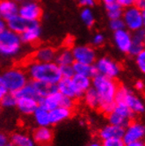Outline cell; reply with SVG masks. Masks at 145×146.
<instances>
[{"label": "cell", "instance_id": "cell-30", "mask_svg": "<svg viewBox=\"0 0 145 146\" xmlns=\"http://www.w3.org/2000/svg\"><path fill=\"white\" fill-rule=\"evenodd\" d=\"M84 98H85V102L86 105L90 108H99V99L98 96V93L95 91V89L92 86L89 88L85 93H84Z\"/></svg>", "mask_w": 145, "mask_h": 146}, {"label": "cell", "instance_id": "cell-23", "mask_svg": "<svg viewBox=\"0 0 145 146\" xmlns=\"http://www.w3.org/2000/svg\"><path fill=\"white\" fill-rule=\"evenodd\" d=\"M71 116V109L58 107L53 110L49 111V117L51 125L58 124L62 121H64Z\"/></svg>", "mask_w": 145, "mask_h": 146}, {"label": "cell", "instance_id": "cell-41", "mask_svg": "<svg viewBox=\"0 0 145 146\" xmlns=\"http://www.w3.org/2000/svg\"><path fill=\"white\" fill-rule=\"evenodd\" d=\"M134 1H136V0H116V3L124 10V9L134 6Z\"/></svg>", "mask_w": 145, "mask_h": 146}, {"label": "cell", "instance_id": "cell-20", "mask_svg": "<svg viewBox=\"0 0 145 146\" xmlns=\"http://www.w3.org/2000/svg\"><path fill=\"white\" fill-rule=\"evenodd\" d=\"M63 98L64 96L60 92H56L44 98H41L39 100V106L45 108L48 111H51L58 107H61Z\"/></svg>", "mask_w": 145, "mask_h": 146}, {"label": "cell", "instance_id": "cell-53", "mask_svg": "<svg viewBox=\"0 0 145 146\" xmlns=\"http://www.w3.org/2000/svg\"><path fill=\"white\" fill-rule=\"evenodd\" d=\"M15 2H17V3H19V2H22L23 0H14Z\"/></svg>", "mask_w": 145, "mask_h": 146}, {"label": "cell", "instance_id": "cell-45", "mask_svg": "<svg viewBox=\"0 0 145 146\" xmlns=\"http://www.w3.org/2000/svg\"><path fill=\"white\" fill-rule=\"evenodd\" d=\"M74 43V39L72 36H68L66 37V39L64 40V45H65V48H70V47H72Z\"/></svg>", "mask_w": 145, "mask_h": 146}, {"label": "cell", "instance_id": "cell-21", "mask_svg": "<svg viewBox=\"0 0 145 146\" xmlns=\"http://www.w3.org/2000/svg\"><path fill=\"white\" fill-rule=\"evenodd\" d=\"M71 81H72V84H73V86L77 92L79 98L84 95V93L89 88L91 87V78L85 77V76L75 74L71 78Z\"/></svg>", "mask_w": 145, "mask_h": 146}, {"label": "cell", "instance_id": "cell-29", "mask_svg": "<svg viewBox=\"0 0 145 146\" xmlns=\"http://www.w3.org/2000/svg\"><path fill=\"white\" fill-rule=\"evenodd\" d=\"M11 140V143L14 146H35V142L33 137L24 133H14Z\"/></svg>", "mask_w": 145, "mask_h": 146}, {"label": "cell", "instance_id": "cell-43", "mask_svg": "<svg viewBox=\"0 0 145 146\" xmlns=\"http://www.w3.org/2000/svg\"><path fill=\"white\" fill-rule=\"evenodd\" d=\"M78 4L84 8H90L95 5L96 0H78Z\"/></svg>", "mask_w": 145, "mask_h": 146}, {"label": "cell", "instance_id": "cell-16", "mask_svg": "<svg viewBox=\"0 0 145 146\" xmlns=\"http://www.w3.org/2000/svg\"><path fill=\"white\" fill-rule=\"evenodd\" d=\"M124 129L125 128L116 126V125L108 124L99 130V135L100 139H102L103 141L107 139H113V138L122 139L124 134Z\"/></svg>", "mask_w": 145, "mask_h": 146}, {"label": "cell", "instance_id": "cell-50", "mask_svg": "<svg viewBox=\"0 0 145 146\" xmlns=\"http://www.w3.org/2000/svg\"><path fill=\"white\" fill-rule=\"evenodd\" d=\"M5 27H6V26H5V22L4 21V20H3L2 19H0V32H1L2 30H4Z\"/></svg>", "mask_w": 145, "mask_h": 146}, {"label": "cell", "instance_id": "cell-38", "mask_svg": "<svg viewBox=\"0 0 145 146\" xmlns=\"http://www.w3.org/2000/svg\"><path fill=\"white\" fill-rule=\"evenodd\" d=\"M101 146H125V143L122 139L120 138H113L104 140L101 143Z\"/></svg>", "mask_w": 145, "mask_h": 146}, {"label": "cell", "instance_id": "cell-19", "mask_svg": "<svg viewBox=\"0 0 145 146\" xmlns=\"http://www.w3.org/2000/svg\"><path fill=\"white\" fill-rule=\"evenodd\" d=\"M31 21H27L26 19H23L19 14H17L12 17L11 19H9L8 20H6L5 26H6V28L10 29L18 35H20L28 27Z\"/></svg>", "mask_w": 145, "mask_h": 146}, {"label": "cell", "instance_id": "cell-34", "mask_svg": "<svg viewBox=\"0 0 145 146\" xmlns=\"http://www.w3.org/2000/svg\"><path fill=\"white\" fill-rule=\"evenodd\" d=\"M2 107L5 108H12L16 107L17 104V98L14 95V93L13 92H8L7 94H5L4 96V98L0 101Z\"/></svg>", "mask_w": 145, "mask_h": 146}, {"label": "cell", "instance_id": "cell-37", "mask_svg": "<svg viewBox=\"0 0 145 146\" xmlns=\"http://www.w3.org/2000/svg\"><path fill=\"white\" fill-rule=\"evenodd\" d=\"M110 28L113 31H118L121 29L125 28V25H124V22L122 19H111L110 23H109Z\"/></svg>", "mask_w": 145, "mask_h": 146}, {"label": "cell", "instance_id": "cell-26", "mask_svg": "<svg viewBox=\"0 0 145 146\" xmlns=\"http://www.w3.org/2000/svg\"><path fill=\"white\" fill-rule=\"evenodd\" d=\"M55 62L58 66L64 65H72L74 62V58L72 56L71 48H64L60 51L56 52V56L55 58Z\"/></svg>", "mask_w": 145, "mask_h": 146}, {"label": "cell", "instance_id": "cell-48", "mask_svg": "<svg viewBox=\"0 0 145 146\" xmlns=\"http://www.w3.org/2000/svg\"><path fill=\"white\" fill-rule=\"evenodd\" d=\"M125 146H144V143L142 141H140V142H134V143H126Z\"/></svg>", "mask_w": 145, "mask_h": 146}, {"label": "cell", "instance_id": "cell-8", "mask_svg": "<svg viewBox=\"0 0 145 146\" xmlns=\"http://www.w3.org/2000/svg\"><path fill=\"white\" fill-rule=\"evenodd\" d=\"M94 64L97 74L105 76L112 79L116 78L121 71V67L119 62L107 56H104L96 60Z\"/></svg>", "mask_w": 145, "mask_h": 146}, {"label": "cell", "instance_id": "cell-46", "mask_svg": "<svg viewBox=\"0 0 145 146\" xmlns=\"http://www.w3.org/2000/svg\"><path fill=\"white\" fill-rule=\"evenodd\" d=\"M8 143L7 135L4 133H0V146H5Z\"/></svg>", "mask_w": 145, "mask_h": 146}, {"label": "cell", "instance_id": "cell-5", "mask_svg": "<svg viewBox=\"0 0 145 146\" xmlns=\"http://www.w3.org/2000/svg\"><path fill=\"white\" fill-rule=\"evenodd\" d=\"M2 78L9 92L15 93L27 84L26 73L20 68L7 70L2 75Z\"/></svg>", "mask_w": 145, "mask_h": 146}, {"label": "cell", "instance_id": "cell-10", "mask_svg": "<svg viewBox=\"0 0 145 146\" xmlns=\"http://www.w3.org/2000/svg\"><path fill=\"white\" fill-rule=\"evenodd\" d=\"M144 125L139 121H131L124 129L122 140L125 144L134 142H140L144 137Z\"/></svg>", "mask_w": 145, "mask_h": 146}, {"label": "cell", "instance_id": "cell-17", "mask_svg": "<svg viewBox=\"0 0 145 146\" xmlns=\"http://www.w3.org/2000/svg\"><path fill=\"white\" fill-rule=\"evenodd\" d=\"M16 107L21 113L28 115V114H33L37 109L39 107V101L33 98H18Z\"/></svg>", "mask_w": 145, "mask_h": 146}, {"label": "cell", "instance_id": "cell-55", "mask_svg": "<svg viewBox=\"0 0 145 146\" xmlns=\"http://www.w3.org/2000/svg\"><path fill=\"white\" fill-rule=\"evenodd\" d=\"M26 1H35V0H26Z\"/></svg>", "mask_w": 145, "mask_h": 146}, {"label": "cell", "instance_id": "cell-11", "mask_svg": "<svg viewBox=\"0 0 145 146\" xmlns=\"http://www.w3.org/2000/svg\"><path fill=\"white\" fill-rule=\"evenodd\" d=\"M18 14L27 21H39L42 15V10L37 2L27 1L19 5Z\"/></svg>", "mask_w": 145, "mask_h": 146}, {"label": "cell", "instance_id": "cell-42", "mask_svg": "<svg viewBox=\"0 0 145 146\" xmlns=\"http://www.w3.org/2000/svg\"><path fill=\"white\" fill-rule=\"evenodd\" d=\"M9 92L6 88V86L4 82V79L2 78V76H0V101L4 98V96L5 94H7Z\"/></svg>", "mask_w": 145, "mask_h": 146}, {"label": "cell", "instance_id": "cell-40", "mask_svg": "<svg viewBox=\"0 0 145 146\" xmlns=\"http://www.w3.org/2000/svg\"><path fill=\"white\" fill-rule=\"evenodd\" d=\"M74 105H75V102H74V100L73 99H70V98H68V97L64 96L63 100H62L61 107L71 109L72 108L74 107Z\"/></svg>", "mask_w": 145, "mask_h": 146}, {"label": "cell", "instance_id": "cell-2", "mask_svg": "<svg viewBox=\"0 0 145 146\" xmlns=\"http://www.w3.org/2000/svg\"><path fill=\"white\" fill-rule=\"evenodd\" d=\"M28 76L33 81L56 85L62 78L59 66L55 62H40L33 61L27 65Z\"/></svg>", "mask_w": 145, "mask_h": 146}, {"label": "cell", "instance_id": "cell-31", "mask_svg": "<svg viewBox=\"0 0 145 146\" xmlns=\"http://www.w3.org/2000/svg\"><path fill=\"white\" fill-rule=\"evenodd\" d=\"M14 95L16 96L17 99L18 98H22V97H26V98L35 99L38 101L40 100V98L37 95L35 89H34L32 83H27L25 86H23L21 89H19L18 92H16L14 93Z\"/></svg>", "mask_w": 145, "mask_h": 146}, {"label": "cell", "instance_id": "cell-47", "mask_svg": "<svg viewBox=\"0 0 145 146\" xmlns=\"http://www.w3.org/2000/svg\"><path fill=\"white\" fill-rule=\"evenodd\" d=\"M134 88H136L139 92L143 91V89H144V83H143V81L142 80H137L136 82V84H134Z\"/></svg>", "mask_w": 145, "mask_h": 146}, {"label": "cell", "instance_id": "cell-36", "mask_svg": "<svg viewBox=\"0 0 145 146\" xmlns=\"http://www.w3.org/2000/svg\"><path fill=\"white\" fill-rule=\"evenodd\" d=\"M136 62L138 69L142 73H144L145 72V51L144 50H142L136 56Z\"/></svg>", "mask_w": 145, "mask_h": 146}, {"label": "cell", "instance_id": "cell-28", "mask_svg": "<svg viewBox=\"0 0 145 146\" xmlns=\"http://www.w3.org/2000/svg\"><path fill=\"white\" fill-rule=\"evenodd\" d=\"M33 114L34 121L39 127H49V125H51L49 111L46 110L45 108L39 106Z\"/></svg>", "mask_w": 145, "mask_h": 146}, {"label": "cell", "instance_id": "cell-44", "mask_svg": "<svg viewBox=\"0 0 145 146\" xmlns=\"http://www.w3.org/2000/svg\"><path fill=\"white\" fill-rule=\"evenodd\" d=\"M134 6L138 8L141 11L145 10V0H136L134 1Z\"/></svg>", "mask_w": 145, "mask_h": 146}, {"label": "cell", "instance_id": "cell-35", "mask_svg": "<svg viewBox=\"0 0 145 146\" xmlns=\"http://www.w3.org/2000/svg\"><path fill=\"white\" fill-rule=\"evenodd\" d=\"M60 74L63 78H71L75 75V72L72 65H64L59 66Z\"/></svg>", "mask_w": 145, "mask_h": 146}, {"label": "cell", "instance_id": "cell-4", "mask_svg": "<svg viewBox=\"0 0 145 146\" xmlns=\"http://www.w3.org/2000/svg\"><path fill=\"white\" fill-rule=\"evenodd\" d=\"M115 104H122L128 108L134 114L144 112V103L136 93L127 86H119L115 96Z\"/></svg>", "mask_w": 145, "mask_h": 146}, {"label": "cell", "instance_id": "cell-54", "mask_svg": "<svg viewBox=\"0 0 145 146\" xmlns=\"http://www.w3.org/2000/svg\"><path fill=\"white\" fill-rule=\"evenodd\" d=\"M42 146H51V145H50L49 143H47V144H43Z\"/></svg>", "mask_w": 145, "mask_h": 146}, {"label": "cell", "instance_id": "cell-1", "mask_svg": "<svg viewBox=\"0 0 145 146\" xmlns=\"http://www.w3.org/2000/svg\"><path fill=\"white\" fill-rule=\"evenodd\" d=\"M91 86L95 89L99 99V109L108 113L115 106V96L118 84L115 79L96 74L91 79Z\"/></svg>", "mask_w": 145, "mask_h": 146}, {"label": "cell", "instance_id": "cell-52", "mask_svg": "<svg viewBox=\"0 0 145 146\" xmlns=\"http://www.w3.org/2000/svg\"><path fill=\"white\" fill-rule=\"evenodd\" d=\"M5 146H14V145H13V144L12 143H7V144H6Z\"/></svg>", "mask_w": 145, "mask_h": 146}, {"label": "cell", "instance_id": "cell-3", "mask_svg": "<svg viewBox=\"0 0 145 146\" xmlns=\"http://www.w3.org/2000/svg\"><path fill=\"white\" fill-rule=\"evenodd\" d=\"M21 45L19 35L6 27L0 32V55L7 57L14 56L19 52Z\"/></svg>", "mask_w": 145, "mask_h": 146}, {"label": "cell", "instance_id": "cell-32", "mask_svg": "<svg viewBox=\"0 0 145 146\" xmlns=\"http://www.w3.org/2000/svg\"><path fill=\"white\" fill-rule=\"evenodd\" d=\"M106 10L107 13L108 18L111 19H121L123 14V9L115 2L113 4H111L109 5L106 6Z\"/></svg>", "mask_w": 145, "mask_h": 146}, {"label": "cell", "instance_id": "cell-22", "mask_svg": "<svg viewBox=\"0 0 145 146\" xmlns=\"http://www.w3.org/2000/svg\"><path fill=\"white\" fill-rule=\"evenodd\" d=\"M56 52L55 48L49 46L41 47L36 50L34 55V61L40 62H55V58L56 56Z\"/></svg>", "mask_w": 145, "mask_h": 146}, {"label": "cell", "instance_id": "cell-15", "mask_svg": "<svg viewBox=\"0 0 145 146\" xmlns=\"http://www.w3.org/2000/svg\"><path fill=\"white\" fill-rule=\"evenodd\" d=\"M144 41H145V32L143 28L134 32V34L132 35V42L128 54L136 56L140 52L144 50Z\"/></svg>", "mask_w": 145, "mask_h": 146}, {"label": "cell", "instance_id": "cell-49", "mask_svg": "<svg viewBox=\"0 0 145 146\" xmlns=\"http://www.w3.org/2000/svg\"><path fill=\"white\" fill-rule=\"evenodd\" d=\"M101 1L103 2V4L105 5V6H107V5H111V4L115 3V2H116V0H101Z\"/></svg>", "mask_w": 145, "mask_h": 146}, {"label": "cell", "instance_id": "cell-39", "mask_svg": "<svg viewBox=\"0 0 145 146\" xmlns=\"http://www.w3.org/2000/svg\"><path fill=\"white\" fill-rule=\"evenodd\" d=\"M105 42V37L102 34H96L94 36L92 37V40H91V43L93 46L95 47H99L101 45H103Z\"/></svg>", "mask_w": 145, "mask_h": 146}, {"label": "cell", "instance_id": "cell-13", "mask_svg": "<svg viewBox=\"0 0 145 146\" xmlns=\"http://www.w3.org/2000/svg\"><path fill=\"white\" fill-rule=\"evenodd\" d=\"M41 35V28L39 21H32L23 33L19 35L21 41L24 43H34Z\"/></svg>", "mask_w": 145, "mask_h": 146}, {"label": "cell", "instance_id": "cell-18", "mask_svg": "<svg viewBox=\"0 0 145 146\" xmlns=\"http://www.w3.org/2000/svg\"><path fill=\"white\" fill-rule=\"evenodd\" d=\"M56 87H57V92H60L63 96L73 99V100L79 98L73 84H72L71 78H62L56 84Z\"/></svg>", "mask_w": 145, "mask_h": 146}, {"label": "cell", "instance_id": "cell-14", "mask_svg": "<svg viewBox=\"0 0 145 146\" xmlns=\"http://www.w3.org/2000/svg\"><path fill=\"white\" fill-rule=\"evenodd\" d=\"M19 4L14 0H0V17L6 21L18 14Z\"/></svg>", "mask_w": 145, "mask_h": 146}, {"label": "cell", "instance_id": "cell-27", "mask_svg": "<svg viewBox=\"0 0 145 146\" xmlns=\"http://www.w3.org/2000/svg\"><path fill=\"white\" fill-rule=\"evenodd\" d=\"M72 67H73L75 74L77 75H82L92 78L97 74L94 64H85L74 62L73 64H72Z\"/></svg>", "mask_w": 145, "mask_h": 146}, {"label": "cell", "instance_id": "cell-56", "mask_svg": "<svg viewBox=\"0 0 145 146\" xmlns=\"http://www.w3.org/2000/svg\"><path fill=\"white\" fill-rule=\"evenodd\" d=\"M0 19H1V17H0Z\"/></svg>", "mask_w": 145, "mask_h": 146}, {"label": "cell", "instance_id": "cell-24", "mask_svg": "<svg viewBox=\"0 0 145 146\" xmlns=\"http://www.w3.org/2000/svg\"><path fill=\"white\" fill-rule=\"evenodd\" d=\"M53 132L49 127H39L34 132L33 139L39 144H47L52 141Z\"/></svg>", "mask_w": 145, "mask_h": 146}, {"label": "cell", "instance_id": "cell-9", "mask_svg": "<svg viewBox=\"0 0 145 146\" xmlns=\"http://www.w3.org/2000/svg\"><path fill=\"white\" fill-rule=\"evenodd\" d=\"M74 62L85 64H94L96 62V52L92 47L88 45L76 46L71 48Z\"/></svg>", "mask_w": 145, "mask_h": 146}, {"label": "cell", "instance_id": "cell-12", "mask_svg": "<svg viewBox=\"0 0 145 146\" xmlns=\"http://www.w3.org/2000/svg\"><path fill=\"white\" fill-rule=\"evenodd\" d=\"M113 40L115 46L121 52L128 54L132 42V35L130 31L126 28L115 31L113 34Z\"/></svg>", "mask_w": 145, "mask_h": 146}, {"label": "cell", "instance_id": "cell-25", "mask_svg": "<svg viewBox=\"0 0 145 146\" xmlns=\"http://www.w3.org/2000/svg\"><path fill=\"white\" fill-rule=\"evenodd\" d=\"M32 84L35 89V92L37 93V95L39 96L40 100L41 98H44L51 94V93L57 92L56 85L48 84V83H44V82H36V81H33Z\"/></svg>", "mask_w": 145, "mask_h": 146}, {"label": "cell", "instance_id": "cell-51", "mask_svg": "<svg viewBox=\"0 0 145 146\" xmlns=\"http://www.w3.org/2000/svg\"><path fill=\"white\" fill-rule=\"evenodd\" d=\"M85 146H101V143H99V142H97V141H94V142H91V143H88Z\"/></svg>", "mask_w": 145, "mask_h": 146}, {"label": "cell", "instance_id": "cell-6", "mask_svg": "<svg viewBox=\"0 0 145 146\" xmlns=\"http://www.w3.org/2000/svg\"><path fill=\"white\" fill-rule=\"evenodd\" d=\"M122 20L125 25V28L128 31L136 32L142 29L145 23V12L141 11L136 6H132L123 10Z\"/></svg>", "mask_w": 145, "mask_h": 146}, {"label": "cell", "instance_id": "cell-33", "mask_svg": "<svg viewBox=\"0 0 145 146\" xmlns=\"http://www.w3.org/2000/svg\"><path fill=\"white\" fill-rule=\"evenodd\" d=\"M81 19L84 22V24L88 27H93L95 23V19H94V14H93L92 11L90 8H84L81 11Z\"/></svg>", "mask_w": 145, "mask_h": 146}, {"label": "cell", "instance_id": "cell-7", "mask_svg": "<svg viewBox=\"0 0 145 146\" xmlns=\"http://www.w3.org/2000/svg\"><path fill=\"white\" fill-rule=\"evenodd\" d=\"M134 113L126 106L122 104H115V108L107 113V120L109 124L125 128L132 121Z\"/></svg>", "mask_w": 145, "mask_h": 146}]
</instances>
